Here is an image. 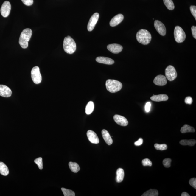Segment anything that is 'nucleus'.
<instances>
[{
  "label": "nucleus",
  "mask_w": 196,
  "mask_h": 196,
  "mask_svg": "<svg viewBox=\"0 0 196 196\" xmlns=\"http://www.w3.org/2000/svg\"><path fill=\"white\" fill-rule=\"evenodd\" d=\"M64 50L67 54H73L75 52L76 45L75 41L69 36L65 38L63 42Z\"/></svg>",
  "instance_id": "obj_3"
},
{
  "label": "nucleus",
  "mask_w": 196,
  "mask_h": 196,
  "mask_svg": "<svg viewBox=\"0 0 196 196\" xmlns=\"http://www.w3.org/2000/svg\"><path fill=\"white\" fill-rule=\"evenodd\" d=\"M124 177V172L122 168H119L116 172V181L117 183L122 182Z\"/></svg>",
  "instance_id": "obj_20"
},
{
  "label": "nucleus",
  "mask_w": 196,
  "mask_h": 196,
  "mask_svg": "<svg viewBox=\"0 0 196 196\" xmlns=\"http://www.w3.org/2000/svg\"><path fill=\"white\" fill-rule=\"evenodd\" d=\"M32 33V30L30 29H24L21 33L19 43L23 49H25L28 47V42L31 39Z\"/></svg>",
  "instance_id": "obj_2"
},
{
  "label": "nucleus",
  "mask_w": 196,
  "mask_h": 196,
  "mask_svg": "<svg viewBox=\"0 0 196 196\" xmlns=\"http://www.w3.org/2000/svg\"><path fill=\"white\" fill-rule=\"evenodd\" d=\"M11 10V5L9 1H6L3 3L1 9V13L3 17L6 18L9 16Z\"/></svg>",
  "instance_id": "obj_9"
},
{
  "label": "nucleus",
  "mask_w": 196,
  "mask_h": 196,
  "mask_svg": "<svg viewBox=\"0 0 196 196\" xmlns=\"http://www.w3.org/2000/svg\"><path fill=\"white\" fill-rule=\"evenodd\" d=\"M190 10L191 13L194 16V18L196 20V7L195 6H190Z\"/></svg>",
  "instance_id": "obj_33"
},
{
  "label": "nucleus",
  "mask_w": 196,
  "mask_h": 196,
  "mask_svg": "<svg viewBox=\"0 0 196 196\" xmlns=\"http://www.w3.org/2000/svg\"><path fill=\"white\" fill-rule=\"evenodd\" d=\"M189 183L192 187H193L194 189H196V178H195L191 179L189 181Z\"/></svg>",
  "instance_id": "obj_34"
},
{
  "label": "nucleus",
  "mask_w": 196,
  "mask_h": 196,
  "mask_svg": "<svg viewBox=\"0 0 196 196\" xmlns=\"http://www.w3.org/2000/svg\"><path fill=\"white\" fill-rule=\"evenodd\" d=\"M179 143L182 145H189L192 147L195 145L196 143V141L194 139H189V140L183 139L180 141Z\"/></svg>",
  "instance_id": "obj_23"
},
{
  "label": "nucleus",
  "mask_w": 196,
  "mask_h": 196,
  "mask_svg": "<svg viewBox=\"0 0 196 196\" xmlns=\"http://www.w3.org/2000/svg\"><path fill=\"white\" fill-rule=\"evenodd\" d=\"M124 16L122 14L116 15L112 18L110 22V25L112 27H114L119 25L123 20Z\"/></svg>",
  "instance_id": "obj_16"
},
{
  "label": "nucleus",
  "mask_w": 196,
  "mask_h": 196,
  "mask_svg": "<svg viewBox=\"0 0 196 196\" xmlns=\"http://www.w3.org/2000/svg\"><path fill=\"white\" fill-rule=\"evenodd\" d=\"M87 136L89 140L92 143L98 144L99 143V139L97 134L94 131L89 130L87 132Z\"/></svg>",
  "instance_id": "obj_14"
},
{
  "label": "nucleus",
  "mask_w": 196,
  "mask_h": 196,
  "mask_svg": "<svg viewBox=\"0 0 196 196\" xmlns=\"http://www.w3.org/2000/svg\"><path fill=\"white\" fill-rule=\"evenodd\" d=\"M96 61L100 63L112 65L114 63V61L113 59L107 57H98L96 58Z\"/></svg>",
  "instance_id": "obj_17"
},
{
  "label": "nucleus",
  "mask_w": 196,
  "mask_h": 196,
  "mask_svg": "<svg viewBox=\"0 0 196 196\" xmlns=\"http://www.w3.org/2000/svg\"><path fill=\"white\" fill-rule=\"evenodd\" d=\"M102 135L105 142L108 145H111L113 143V139L108 132L105 129L102 131Z\"/></svg>",
  "instance_id": "obj_18"
},
{
  "label": "nucleus",
  "mask_w": 196,
  "mask_h": 196,
  "mask_svg": "<svg viewBox=\"0 0 196 196\" xmlns=\"http://www.w3.org/2000/svg\"><path fill=\"white\" fill-rule=\"evenodd\" d=\"M154 147L157 150H164L167 149V146L165 144H154Z\"/></svg>",
  "instance_id": "obj_29"
},
{
  "label": "nucleus",
  "mask_w": 196,
  "mask_h": 196,
  "mask_svg": "<svg viewBox=\"0 0 196 196\" xmlns=\"http://www.w3.org/2000/svg\"><path fill=\"white\" fill-rule=\"evenodd\" d=\"M99 18V13H94L91 16L90 19L87 26L88 30L91 31L93 30L97 23Z\"/></svg>",
  "instance_id": "obj_8"
},
{
  "label": "nucleus",
  "mask_w": 196,
  "mask_h": 196,
  "mask_svg": "<svg viewBox=\"0 0 196 196\" xmlns=\"http://www.w3.org/2000/svg\"><path fill=\"white\" fill-rule=\"evenodd\" d=\"M185 103L188 104H192V97L190 96H188L186 97L185 99Z\"/></svg>",
  "instance_id": "obj_36"
},
{
  "label": "nucleus",
  "mask_w": 196,
  "mask_h": 196,
  "mask_svg": "<svg viewBox=\"0 0 196 196\" xmlns=\"http://www.w3.org/2000/svg\"><path fill=\"white\" fill-rule=\"evenodd\" d=\"M151 107V103L150 102H147L145 106V110L146 112H149L150 111Z\"/></svg>",
  "instance_id": "obj_37"
},
{
  "label": "nucleus",
  "mask_w": 196,
  "mask_h": 196,
  "mask_svg": "<svg viewBox=\"0 0 196 196\" xmlns=\"http://www.w3.org/2000/svg\"><path fill=\"white\" fill-rule=\"evenodd\" d=\"M164 2L167 9L172 10L175 8L174 3L172 0H164Z\"/></svg>",
  "instance_id": "obj_27"
},
{
  "label": "nucleus",
  "mask_w": 196,
  "mask_h": 196,
  "mask_svg": "<svg viewBox=\"0 0 196 196\" xmlns=\"http://www.w3.org/2000/svg\"><path fill=\"white\" fill-rule=\"evenodd\" d=\"M171 162L172 159L169 158H166L163 161V164L165 167L169 168L170 167Z\"/></svg>",
  "instance_id": "obj_31"
},
{
  "label": "nucleus",
  "mask_w": 196,
  "mask_h": 196,
  "mask_svg": "<svg viewBox=\"0 0 196 196\" xmlns=\"http://www.w3.org/2000/svg\"><path fill=\"white\" fill-rule=\"evenodd\" d=\"M142 165L145 167V166H151L152 165V162L150 159L148 158H145L142 161Z\"/></svg>",
  "instance_id": "obj_32"
},
{
  "label": "nucleus",
  "mask_w": 196,
  "mask_h": 196,
  "mask_svg": "<svg viewBox=\"0 0 196 196\" xmlns=\"http://www.w3.org/2000/svg\"><path fill=\"white\" fill-rule=\"evenodd\" d=\"M143 142V139L141 138L139 139L138 141L134 143V144L136 146L141 145Z\"/></svg>",
  "instance_id": "obj_38"
},
{
  "label": "nucleus",
  "mask_w": 196,
  "mask_h": 196,
  "mask_svg": "<svg viewBox=\"0 0 196 196\" xmlns=\"http://www.w3.org/2000/svg\"><path fill=\"white\" fill-rule=\"evenodd\" d=\"M107 49L111 52L113 54H117L122 51L123 47L120 45L113 44L108 45L107 46Z\"/></svg>",
  "instance_id": "obj_13"
},
{
  "label": "nucleus",
  "mask_w": 196,
  "mask_h": 196,
  "mask_svg": "<svg viewBox=\"0 0 196 196\" xmlns=\"http://www.w3.org/2000/svg\"><path fill=\"white\" fill-rule=\"evenodd\" d=\"M166 78L170 81L174 80L177 77V74L175 68L172 66H169L165 69Z\"/></svg>",
  "instance_id": "obj_7"
},
{
  "label": "nucleus",
  "mask_w": 196,
  "mask_h": 196,
  "mask_svg": "<svg viewBox=\"0 0 196 196\" xmlns=\"http://www.w3.org/2000/svg\"><path fill=\"white\" fill-rule=\"evenodd\" d=\"M12 91L9 87L3 85H0V96L4 97H10Z\"/></svg>",
  "instance_id": "obj_11"
},
{
  "label": "nucleus",
  "mask_w": 196,
  "mask_h": 196,
  "mask_svg": "<svg viewBox=\"0 0 196 196\" xmlns=\"http://www.w3.org/2000/svg\"><path fill=\"white\" fill-rule=\"evenodd\" d=\"M106 87L109 92L114 93L121 90L122 87V85L118 81L108 79L106 81Z\"/></svg>",
  "instance_id": "obj_4"
},
{
  "label": "nucleus",
  "mask_w": 196,
  "mask_h": 196,
  "mask_svg": "<svg viewBox=\"0 0 196 196\" xmlns=\"http://www.w3.org/2000/svg\"><path fill=\"white\" fill-rule=\"evenodd\" d=\"M181 196H190V195H189V194H188L187 192H182V193L181 194Z\"/></svg>",
  "instance_id": "obj_40"
},
{
  "label": "nucleus",
  "mask_w": 196,
  "mask_h": 196,
  "mask_svg": "<svg viewBox=\"0 0 196 196\" xmlns=\"http://www.w3.org/2000/svg\"><path fill=\"white\" fill-rule=\"evenodd\" d=\"M142 196H158V192L156 189H150L148 191L144 192Z\"/></svg>",
  "instance_id": "obj_26"
},
{
  "label": "nucleus",
  "mask_w": 196,
  "mask_h": 196,
  "mask_svg": "<svg viewBox=\"0 0 196 196\" xmlns=\"http://www.w3.org/2000/svg\"><path fill=\"white\" fill-rule=\"evenodd\" d=\"M21 1L25 5L27 6L32 5L34 2L33 0H21Z\"/></svg>",
  "instance_id": "obj_35"
},
{
  "label": "nucleus",
  "mask_w": 196,
  "mask_h": 196,
  "mask_svg": "<svg viewBox=\"0 0 196 196\" xmlns=\"http://www.w3.org/2000/svg\"><path fill=\"white\" fill-rule=\"evenodd\" d=\"M9 169L6 164L2 162H0V173L4 176H7L9 174Z\"/></svg>",
  "instance_id": "obj_21"
},
{
  "label": "nucleus",
  "mask_w": 196,
  "mask_h": 196,
  "mask_svg": "<svg viewBox=\"0 0 196 196\" xmlns=\"http://www.w3.org/2000/svg\"><path fill=\"white\" fill-rule=\"evenodd\" d=\"M154 27L156 30L161 35L164 36L166 34V29L165 26L162 22L158 20H155L154 23Z\"/></svg>",
  "instance_id": "obj_10"
},
{
  "label": "nucleus",
  "mask_w": 196,
  "mask_h": 196,
  "mask_svg": "<svg viewBox=\"0 0 196 196\" xmlns=\"http://www.w3.org/2000/svg\"><path fill=\"white\" fill-rule=\"evenodd\" d=\"M168 99V96L165 94H161L157 95H154L150 98L151 100L155 102L167 101Z\"/></svg>",
  "instance_id": "obj_19"
},
{
  "label": "nucleus",
  "mask_w": 196,
  "mask_h": 196,
  "mask_svg": "<svg viewBox=\"0 0 196 196\" xmlns=\"http://www.w3.org/2000/svg\"><path fill=\"white\" fill-rule=\"evenodd\" d=\"M35 163L37 164L39 168L42 170L43 168V159L42 158L39 157L34 160Z\"/></svg>",
  "instance_id": "obj_30"
},
{
  "label": "nucleus",
  "mask_w": 196,
  "mask_h": 196,
  "mask_svg": "<svg viewBox=\"0 0 196 196\" xmlns=\"http://www.w3.org/2000/svg\"><path fill=\"white\" fill-rule=\"evenodd\" d=\"M174 36L176 42L178 43L183 42L186 38L185 32L182 28L179 26L175 27L174 31Z\"/></svg>",
  "instance_id": "obj_5"
},
{
  "label": "nucleus",
  "mask_w": 196,
  "mask_h": 196,
  "mask_svg": "<svg viewBox=\"0 0 196 196\" xmlns=\"http://www.w3.org/2000/svg\"><path fill=\"white\" fill-rule=\"evenodd\" d=\"M31 77L35 84H39L42 80V77L40 72L39 68L38 66H35L31 72Z\"/></svg>",
  "instance_id": "obj_6"
},
{
  "label": "nucleus",
  "mask_w": 196,
  "mask_h": 196,
  "mask_svg": "<svg viewBox=\"0 0 196 196\" xmlns=\"http://www.w3.org/2000/svg\"><path fill=\"white\" fill-rule=\"evenodd\" d=\"M195 130L193 127H191L188 125L185 124L181 129V132L182 133L188 132H195Z\"/></svg>",
  "instance_id": "obj_24"
},
{
  "label": "nucleus",
  "mask_w": 196,
  "mask_h": 196,
  "mask_svg": "<svg viewBox=\"0 0 196 196\" xmlns=\"http://www.w3.org/2000/svg\"><path fill=\"white\" fill-rule=\"evenodd\" d=\"M69 166L71 171L74 173H77L80 170V167L79 164L76 162H69Z\"/></svg>",
  "instance_id": "obj_22"
},
{
  "label": "nucleus",
  "mask_w": 196,
  "mask_h": 196,
  "mask_svg": "<svg viewBox=\"0 0 196 196\" xmlns=\"http://www.w3.org/2000/svg\"><path fill=\"white\" fill-rule=\"evenodd\" d=\"M114 119L116 123L121 126L125 127L128 124L127 119L122 116L116 114L114 116Z\"/></svg>",
  "instance_id": "obj_12"
},
{
  "label": "nucleus",
  "mask_w": 196,
  "mask_h": 196,
  "mask_svg": "<svg viewBox=\"0 0 196 196\" xmlns=\"http://www.w3.org/2000/svg\"><path fill=\"white\" fill-rule=\"evenodd\" d=\"M153 82L156 85L160 86L165 85L167 83V78L164 75H158L154 79Z\"/></svg>",
  "instance_id": "obj_15"
},
{
  "label": "nucleus",
  "mask_w": 196,
  "mask_h": 196,
  "mask_svg": "<svg viewBox=\"0 0 196 196\" xmlns=\"http://www.w3.org/2000/svg\"><path fill=\"white\" fill-rule=\"evenodd\" d=\"M61 189L64 196H75V193L72 190L64 188H62Z\"/></svg>",
  "instance_id": "obj_28"
},
{
  "label": "nucleus",
  "mask_w": 196,
  "mask_h": 196,
  "mask_svg": "<svg viewBox=\"0 0 196 196\" xmlns=\"http://www.w3.org/2000/svg\"><path fill=\"white\" fill-rule=\"evenodd\" d=\"M94 109V103L92 101H89L86 106L85 108L86 113L89 115L93 112Z\"/></svg>",
  "instance_id": "obj_25"
},
{
  "label": "nucleus",
  "mask_w": 196,
  "mask_h": 196,
  "mask_svg": "<svg viewBox=\"0 0 196 196\" xmlns=\"http://www.w3.org/2000/svg\"><path fill=\"white\" fill-rule=\"evenodd\" d=\"M192 36L193 37L196 39V27L195 26H192Z\"/></svg>",
  "instance_id": "obj_39"
},
{
  "label": "nucleus",
  "mask_w": 196,
  "mask_h": 196,
  "mask_svg": "<svg viewBox=\"0 0 196 196\" xmlns=\"http://www.w3.org/2000/svg\"><path fill=\"white\" fill-rule=\"evenodd\" d=\"M136 38L139 42L143 45H147L150 42L152 36L147 30L142 29L136 34Z\"/></svg>",
  "instance_id": "obj_1"
}]
</instances>
